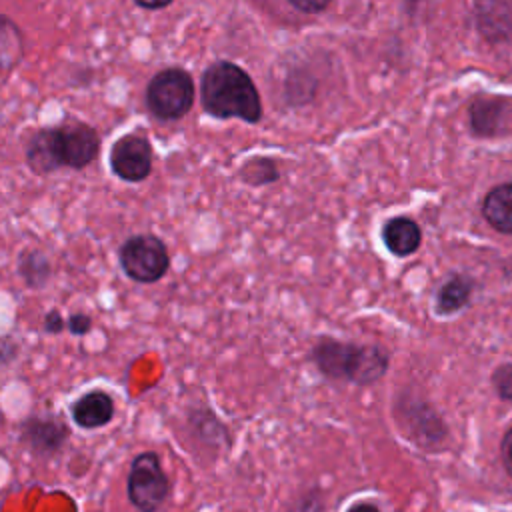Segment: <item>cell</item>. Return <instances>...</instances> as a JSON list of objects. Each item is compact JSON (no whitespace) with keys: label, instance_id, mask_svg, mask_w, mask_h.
<instances>
[{"label":"cell","instance_id":"cell-7","mask_svg":"<svg viewBox=\"0 0 512 512\" xmlns=\"http://www.w3.org/2000/svg\"><path fill=\"white\" fill-rule=\"evenodd\" d=\"M58 150L62 166L72 170H82L90 166L100 152V134L98 130L78 118H66L56 124Z\"/></svg>","mask_w":512,"mask_h":512},{"label":"cell","instance_id":"cell-14","mask_svg":"<svg viewBox=\"0 0 512 512\" xmlns=\"http://www.w3.org/2000/svg\"><path fill=\"white\" fill-rule=\"evenodd\" d=\"M18 276L32 290L44 288L52 278V262L42 250L28 248L18 256Z\"/></svg>","mask_w":512,"mask_h":512},{"label":"cell","instance_id":"cell-18","mask_svg":"<svg viewBox=\"0 0 512 512\" xmlns=\"http://www.w3.org/2000/svg\"><path fill=\"white\" fill-rule=\"evenodd\" d=\"M492 384L500 398L512 400V364H502L492 374Z\"/></svg>","mask_w":512,"mask_h":512},{"label":"cell","instance_id":"cell-22","mask_svg":"<svg viewBox=\"0 0 512 512\" xmlns=\"http://www.w3.org/2000/svg\"><path fill=\"white\" fill-rule=\"evenodd\" d=\"M330 2H316V0H288V6H292L294 10L298 12H304V14H318L322 10L328 8Z\"/></svg>","mask_w":512,"mask_h":512},{"label":"cell","instance_id":"cell-6","mask_svg":"<svg viewBox=\"0 0 512 512\" xmlns=\"http://www.w3.org/2000/svg\"><path fill=\"white\" fill-rule=\"evenodd\" d=\"M108 164L116 178L130 184L144 182L152 174L154 166V150L150 140L134 132L120 136L110 148Z\"/></svg>","mask_w":512,"mask_h":512},{"label":"cell","instance_id":"cell-4","mask_svg":"<svg viewBox=\"0 0 512 512\" xmlns=\"http://www.w3.org/2000/svg\"><path fill=\"white\" fill-rule=\"evenodd\" d=\"M122 272L138 284H154L170 270V252L156 234L128 236L118 248Z\"/></svg>","mask_w":512,"mask_h":512},{"label":"cell","instance_id":"cell-1","mask_svg":"<svg viewBox=\"0 0 512 512\" xmlns=\"http://www.w3.org/2000/svg\"><path fill=\"white\" fill-rule=\"evenodd\" d=\"M200 104L216 120L258 124L264 116L262 98L252 76L232 60H214L204 68Z\"/></svg>","mask_w":512,"mask_h":512},{"label":"cell","instance_id":"cell-23","mask_svg":"<svg viewBox=\"0 0 512 512\" xmlns=\"http://www.w3.org/2000/svg\"><path fill=\"white\" fill-rule=\"evenodd\" d=\"M500 452H502L504 468H506V472L512 476V428L506 432V436H504V440H502Z\"/></svg>","mask_w":512,"mask_h":512},{"label":"cell","instance_id":"cell-20","mask_svg":"<svg viewBox=\"0 0 512 512\" xmlns=\"http://www.w3.org/2000/svg\"><path fill=\"white\" fill-rule=\"evenodd\" d=\"M66 328V318L60 314V310L52 308L42 318V330L46 334H60Z\"/></svg>","mask_w":512,"mask_h":512},{"label":"cell","instance_id":"cell-25","mask_svg":"<svg viewBox=\"0 0 512 512\" xmlns=\"http://www.w3.org/2000/svg\"><path fill=\"white\" fill-rule=\"evenodd\" d=\"M346 512H380L374 504H368V502H360V504H354L350 506Z\"/></svg>","mask_w":512,"mask_h":512},{"label":"cell","instance_id":"cell-5","mask_svg":"<svg viewBox=\"0 0 512 512\" xmlns=\"http://www.w3.org/2000/svg\"><path fill=\"white\" fill-rule=\"evenodd\" d=\"M170 492L168 476L156 452H142L132 460L128 474V498L140 512H156Z\"/></svg>","mask_w":512,"mask_h":512},{"label":"cell","instance_id":"cell-12","mask_svg":"<svg viewBox=\"0 0 512 512\" xmlns=\"http://www.w3.org/2000/svg\"><path fill=\"white\" fill-rule=\"evenodd\" d=\"M420 238L422 234L418 224L404 216L388 220L382 228V240L386 248L396 256H408L416 252V248L420 246Z\"/></svg>","mask_w":512,"mask_h":512},{"label":"cell","instance_id":"cell-16","mask_svg":"<svg viewBox=\"0 0 512 512\" xmlns=\"http://www.w3.org/2000/svg\"><path fill=\"white\" fill-rule=\"evenodd\" d=\"M472 294V282L466 276H452L438 292V310L442 314H450L460 310Z\"/></svg>","mask_w":512,"mask_h":512},{"label":"cell","instance_id":"cell-10","mask_svg":"<svg viewBox=\"0 0 512 512\" xmlns=\"http://www.w3.org/2000/svg\"><path fill=\"white\" fill-rule=\"evenodd\" d=\"M114 400L108 392L96 388L80 398H76L70 406V414L76 426L84 430H94L106 426L114 418Z\"/></svg>","mask_w":512,"mask_h":512},{"label":"cell","instance_id":"cell-13","mask_svg":"<svg viewBox=\"0 0 512 512\" xmlns=\"http://www.w3.org/2000/svg\"><path fill=\"white\" fill-rule=\"evenodd\" d=\"M484 218L504 234H512V182L492 188L482 202Z\"/></svg>","mask_w":512,"mask_h":512},{"label":"cell","instance_id":"cell-17","mask_svg":"<svg viewBox=\"0 0 512 512\" xmlns=\"http://www.w3.org/2000/svg\"><path fill=\"white\" fill-rule=\"evenodd\" d=\"M502 102L498 100H476L472 106V126L478 134H492L498 126Z\"/></svg>","mask_w":512,"mask_h":512},{"label":"cell","instance_id":"cell-8","mask_svg":"<svg viewBox=\"0 0 512 512\" xmlns=\"http://www.w3.org/2000/svg\"><path fill=\"white\" fill-rule=\"evenodd\" d=\"M68 434V426L54 416H30L20 426V440L40 456L58 452L68 440Z\"/></svg>","mask_w":512,"mask_h":512},{"label":"cell","instance_id":"cell-11","mask_svg":"<svg viewBox=\"0 0 512 512\" xmlns=\"http://www.w3.org/2000/svg\"><path fill=\"white\" fill-rule=\"evenodd\" d=\"M26 56V36L6 14H0V82L8 80Z\"/></svg>","mask_w":512,"mask_h":512},{"label":"cell","instance_id":"cell-2","mask_svg":"<svg viewBox=\"0 0 512 512\" xmlns=\"http://www.w3.org/2000/svg\"><path fill=\"white\" fill-rule=\"evenodd\" d=\"M312 362L328 378L370 384L386 370V354L376 346H358L334 338H322L310 352Z\"/></svg>","mask_w":512,"mask_h":512},{"label":"cell","instance_id":"cell-21","mask_svg":"<svg viewBox=\"0 0 512 512\" xmlns=\"http://www.w3.org/2000/svg\"><path fill=\"white\" fill-rule=\"evenodd\" d=\"M20 354V346L10 336H0V366L14 362Z\"/></svg>","mask_w":512,"mask_h":512},{"label":"cell","instance_id":"cell-24","mask_svg":"<svg viewBox=\"0 0 512 512\" xmlns=\"http://www.w3.org/2000/svg\"><path fill=\"white\" fill-rule=\"evenodd\" d=\"M136 8L148 10V12H158V10H166L168 6H172V0H162V2H144V0H134Z\"/></svg>","mask_w":512,"mask_h":512},{"label":"cell","instance_id":"cell-19","mask_svg":"<svg viewBox=\"0 0 512 512\" xmlns=\"http://www.w3.org/2000/svg\"><path fill=\"white\" fill-rule=\"evenodd\" d=\"M66 328L70 334L74 336H84L92 330V316L84 314V312H76V314H70L66 318Z\"/></svg>","mask_w":512,"mask_h":512},{"label":"cell","instance_id":"cell-3","mask_svg":"<svg viewBox=\"0 0 512 512\" xmlns=\"http://www.w3.org/2000/svg\"><path fill=\"white\" fill-rule=\"evenodd\" d=\"M196 84L188 70L168 66L158 70L146 84L144 104L152 118L172 122L184 118L194 106Z\"/></svg>","mask_w":512,"mask_h":512},{"label":"cell","instance_id":"cell-9","mask_svg":"<svg viewBox=\"0 0 512 512\" xmlns=\"http://www.w3.org/2000/svg\"><path fill=\"white\" fill-rule=\"evenodd\" d=\"M24 158L28 168L38 176H46L64 168L58 150L56 126H42L34 130L24 144Z\"/></svg>","mask_w":512,"mask_h":512},{"label":"cell","instance_id":"cell-15","mask_svg":"<svg viewBox=\"0 0 512 512\" xmlns=\"http://www.w3.org/2000/svg\"><path fill=\"white\" fill-rule=\"evenodd\" d=\"M238 176L248 186H266V184L276 182L280 178V172H278V166L272 158L252 156L240 166Z\"/></svg>","mask_w":512,"mask_h":512}]
</instances>
